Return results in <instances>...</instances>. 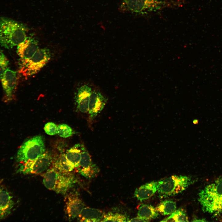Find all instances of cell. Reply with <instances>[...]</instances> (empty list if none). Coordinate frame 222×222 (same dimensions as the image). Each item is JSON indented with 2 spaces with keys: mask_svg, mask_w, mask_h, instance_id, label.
I'll return each mask as SVG.
<instances>
[{
  "mask_svg": "<svg viewBox=\"0 0 222 222\" xmlns=\"http://www.w3.org/2000/svg\"><path fill=\"white\" fill-rule=\"evenodd\" d=\"M27 28L23 24L0 17V44L10 49L17 46L27 38Z\"/></svg>",
  "mask_w": 222,
  "mask_h": 222,
  "instance_id": "obj_1",
  "label": "cell"
},
{
  "mask_svg": "<svg viewBox=\"0 0 222 222\" xmlns=\"http://www.w3.org/2000/svg\"><path fill=\"white\" fill-rule=\"evenodd\" d=\"M198 196L204 212L214 215L222 214V177L205 186Z\"/></svg>",
  "mask_w": 222,
  "mask_h": 222,
  "instance_id": "obj_2",
  "label": "cell"
},
{
  "mask_svg": "<svg viewBox=\"0 0 222 222\" xmlns=\"http://www.w3.org/2000/svg\"><path fill=\"white\" fill-rule=\"evenodd\" d=\"M76 180L70 173H63L54 167L48 169L43 176V183L45 187L61 194H65L74 185Z\"/></svg>",
  "mask_w": 222,
  "mask_h": 222,
  "instance_id": "obj_3",
  "label": "cell"
},
{
  "mask_svg": "<svg viewBox=\"0 0 222 222\" xmlns=\"http://www.w3.org/2000/svg\"><path fill=\"white\" fill-rule=\"evenodd\" d=\"M190 176L173 175L158 182L157 191L160 197L178 194L194 183Z\"/></svg>",
  "mask_w": 222,
  "mask_h": 222,
  "instance_id": "obj_4",
  "label": "cell"
},
{
  "mask_svg": "<svg viewBox=\"0 0 222 222\" xmlns=\"http://www.w3.org/2000/svg\"><path fill=\"white\" fill-rule=\"evenodd\" d=\"M45 152L44 140L40 135L34 136L25 141L20 146L16 156L19 163L35 160Z\"/></svg>",
  "mask_w": 222,
  "mask_h": 222,
  "instance_id": "obj_5",
  "label": "cell"
},
{
  "mask_svg": "<svg viewBox=\"0 0 222 222\" xmlns=\"http://www.w3.org/2000/svg\"><path fill=\"white\" fill-rule=\"evenodd\" d=\"M51 54L49 49H39L29 60H20L19 72L25 77L37 73L50 59Z\"/></svg>",
  "mask_w": 222,
  "mask_h": 222,
  "instance_id": "obj_6",
  "label": "cell"
},
{
  "mask_svg": "<svg viewBox=\"0 0 222 222\" xmlns=\"http://www.w3.org/2000/svg\"><path fill=\"white\" fill-rule=\"evenodd\" d=\"M165 4L160 0H126L123 1L121 7L124 11L144 14L160 10Z\"/></svg>",
  "mask_w": 222,
  "mask_h": 222,
  "instance_id": "obj_7",
  "label": "cell"
},
{
  "mask_svg": "<svg viewBox=\"0 0 222 222\" xmlns=\"http://www.w3.org/2000/svg\"><path fill=\"white\" fill-rule=\"evenodd\" d=\"M52 161L51 158L45 152L37 159L27 162L19 163L18 172L23 174H36L47 170Z\"/></svg>",
  "mask_w": 222,
  "mask_h": 222,
  "instance_id": "obj_8",
  "label": "cell"
},
{
  "mask_svg": "<svg viewBox=\"0 0 222 222\" xmlns=\"http://www.w3.org/2000/svg\"><path fill=\"white\" fill-rule=\"evenodd\" d=\"M81 158L78 166V172L85 178L90 179L98 175L100 170L92 162L91 156L83 145H81Z\"/></svg>",
  "mask_w": 222,
  "mask_h": 222,
  "instance_id": "obj_9",
  "label": "cell"
},
{
  "mask_svg": "<svg viewBox=\"0 0 222 222\" xmlns=\"http://www.w3.org/2000/svg\"><path fill=\"white\" fill-rule=\"evenodd\" d=\"M16 72L7 68L0 79L5 94V101L12 100L17 85V77Z\"/></svg>",
  "mask_w": 222,
  "mask_h": 222,
  "instance_id": "obj_10",
  "label": "cell"
},
{
  "mask_svg": "<svg viewBox=\"0 0 222 222\" xmlns=\"http://www.w3.org/2000/svg\"><path fill=\"white\" fill-rule=\"evenodd\" d=\"M17 47V52L20 60H29L39 49L37 40L32 36H27Z\"/></svg>",
  "mask_w": 222,
  "mask_h": 222,
  "instance_id": "obj_11",
  "label": "cell"
},
{
  "mask_svg": "<svg viewBox=\"0 0 222 222\" xmlns=\"http://www.w3.org/2000/svg\"><path fill=\"white\" fill-rule=\"evenodd\" d=\"M107 100L99 91L92 90L88 104V112L91 119L95 118L104 108Z\"/></svg>",
  "mask_w": 222,
  "mask_h": 222,
  "instance_id": "obj_12",
  "label": "cell"
},
{
  "mask_svg": "<svg viewBox=\"0 0 222 222\" xmlns=\"http://www.w3.org/2000/svg\"><path fill=\"white\" fill-rule=\"evenodd\" d=\"M67 214L70 219L77 217L84 207V204L76 193H70L66 197L65 201Z\"/></svg>",
  "mask_w": 222,
  "mask_h": 222,
  "instance_id": "obj_13",
  "label": "cell"
},
{
  "mask_svg": "<svg viewBox=\"0 0 222 222\" xmlns=\"http://www.w3.org/2000/svg\"><path fill=\"white\" fill-rule=\"evenodd\" d=\"M92 89L89 86L84 84L78 89L76 98L77 108L82 113L88 112V104Z\"/></svg>",
  "mask_w": 222,
  "mask_h": 222,
  "instance_id": "obj_14",
  "label": "cell"
},
{
  "mask_svg": "<svg viewBox=\"0 0 222 222\" xmlns=\"http://www.w3.org/2000/svg\"><path fill=\"white\" fill-rule=\"evenodd\" d=\"M158 182L152 181L136 188L134 194V197L140 201L151 197L157 191Z\"/></svg>",
  "mask_w": 222,
  "mask_h": 222,
  "instance_id": "obj_15",
  "label": "cell"
},
{
  "mask_svg": "<svg viewBox=\"0 0 222 222\" xmlns=\"http://www.w3.org/2000/svg\"><path fill=\"white\" fill-rule=\"evenodd\" d=\"M14 205L11 195L7 190L2 189L0 194V219L10 213Z\"/></svg>",
  "mask_w": 222,
  "mask_h": 222,
  "instance_id": "obj_16",
  "label": "cell"
},
{
  "mask_svg": "<svg viewBox=\"0 0 222 222\" xmlns=\"http://www.w3.org/2000/svg\"><path fill=\"white\" fill-rule=\"evenodd\" d=\"M104 214L99 210L89 207H84L77 218L80 221H101Z\"/></svg>",
  "mask_w": 222,
  "mask_h": 222,
  "instance_id": "obj_17",
  "label": "cell"
},
{
  "mask_svg": "<svg viewBox=\"0 0 222 222\" xmlns=\"http://www.w3.org/2000/svg\"><path fill=\"white\" fill-rule=\"evenodd\" d=\"M81 145L77 144L68 150L65 153L66 157L75 169L78 166L81 158Z\"/></svg>",
  "mask_w": 222,
  "mask_h": 222,
  "instance_id": "obj_18",
  "label": "cell"
},
{
  "mask_svg": "<svg viewBox=\"0 0 222 222\" xmlns=\"http://www.w3.org/2000/svg\"><path fill=\"white\" fill-rule=\"evenodd\" d=\"M138 216L148 221L149 220L157 218L159 213L156 208L151 205L142 204L138 208Z\"/></svg>",
  "mask_w": 222,
  "mask_h": 222,
  "instance_id": "obj_19",
  "label": "cell"
},
{
  "mask_svg": "<svg viewBox=\"0 0 222 222\" xmlns=\"http://www.w3.org/2000/svg\"><path fill=\"white\" fill-rule=\"evenodd\" d=\"M64 173H70L74 169L67 160L65 154H63L56 160L54 164V167Z\"/></svg>",
  "mask_w": 222,
  "mask_h": 222,
  "instance_id": "obj_20",
  "label": "cell"
},
{
  "mask_svg": "<svg viewBox=\"0 0 222 222\" xmlns=\"http://www.w3.org/2000/svg\"><path fill=\"white\" fill-rule=\"evenodd\" d=\"M176 203L170 200L161 202L156 208L157 211L163 216L171 214L176 210Z\"/></svg>",
  "mask_w": 222,
  "mask_h": 222,
  "instance_id": "obj_21",
  "label": "cell"
},
{
  "mask_svg": "<svg viewBox=\"0 0 222 222\" xmlns=\"http://www.w3.org/2000/svg\"><path fill=\"white\" fill-rule=\"evenodd\" d=\"M162 222H188V217L185 211L181 208L175 210Z\"/></svg>",
  "mask_w": 222,
  "mask_h": 222,
  "instance_id": "obj_22",
  "label": "cell"
},
{
  "mask_svg": "<svg viewBox=\"0 0 222 222\" xmlns=\"http://www.w3.org/2000/svg\"><path fill=\"white\" fill-rule=\"evenodd\" d=\"M129 219L125 215L117 212H109L104 215L101 221L125 222Z\"/></svg>",
  "mask_w": 222,
  "mask_h": 222,
  "instance_id": "obj_23",
  "label": "cell"
},
{
  "mask_svg": "<svg viewBox=\"0 0 222 222\" xmlns=\"http://www.w3.org/2000/svg\"><path fill=\"white\" fill-rule=\"evenodd\" d=\"M73 134L72 129L68 125L64 124H60L58 126L57 134L60 137L67 138L70 137Z\"/></svg>",
  "mask_w": 222,
  "mask_h": 222,
  "instance_id": "obj_24",
  "label": "cell"
},
{
  "mask_svg": "<svg viewBox=\"0 0 222 222\" xmlns=\"http://www.w3.org/2000/svg\"><path fill=\"white\" fill-rule=\"evenodd\" d=\"M9 62L0 48V79L5 71L8 68Z\"/></svg>",
  "mask_w": 222,
  "mask_h": 222,
  "instance_id": "obj_25",
  "label": "cell"
},
{
  "mask_svg": "<svg viewBox=\"0 0 222 222\" xmlns=\"http://www.w3.org/2000/svg\"><path fill=\"white\" fill-rule=\"evenodd\" d=\"M44 130L47 134L54 135L57 134L58 126L53 122H49L45 124Z\"/></svg>",
  "mask_w": 222,
  "mask_h": 222,
  "instance_id": "obj_26",
  "label": "cell"
},
{
  "mask_svg": "<svg viewBox=\"0 0 222 222\" xmlns=\"http://www.w3.org/2000/svg\"><path fill=\"white\" fill-rule=\"evenodd\" d=\"M145 220L138 216L129 220L128 222H147Z\"/></svg>",
  "mask_w": 222,
  "mask_h": 222,
  "instance_id": "obj_27",
  "label": "cell"
},
{
  "mask_svg": "<svg viewBox=\"0 0 222 222\" xmlns=\"http://www.w3.org/2000/svg\"><path fill=\"white\" fill-rule=\"evenodd\" d=\"M192 221H195H195H196V222L197 221V222H198V221H205L204 219H194V220H193Z\"/></svg>",
  "mask_w": 222,
  "mask_h": 222,
  "instance_id": "obj_28",
  "label": "cell"
},
{
  "mask_svg": "<svg viewBox=\"0 0 222 222\" xmlns=\"http://www.w3.org/2000/svg\"><path fill=\"white\" fill-rule=\"evenodd\" d=\"M2 188L1 187V186H0V193H1V191L2 190Z\"/></svg>",
  "mask_w": 222,
  "mask_h": 222,
  "instance_id": "obj_29",
  "label": "cell"
},
{
  "mask_svg": "<svg viewBox=\"0 0 222 222\" xmlns=\"http://www.w3.org/2000/svg\"><path fill=\"white\" fill-rule=\"evenodd\" d=\"M125 0H122V1H125Z\"/></svg>",
  "mask_w": 222,
  "mask_h": 222,
  "instance_id": "obj_30",
  "label": "cell"
}]
</instances>
